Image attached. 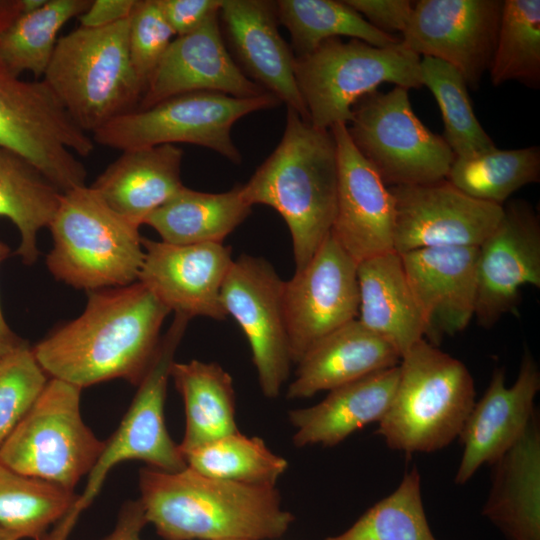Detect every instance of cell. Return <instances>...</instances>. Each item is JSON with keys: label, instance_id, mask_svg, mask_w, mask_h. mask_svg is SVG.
Masks as SVG:
<instances>
[{"label": "cell", "instance_id": "1", "mask_svg": "<svg viewBox=\"0 0 540 540\" xmlns=\"http://www.w3.org/2000/svg\"><path fill=\"white\" fill-rule=\"evenodd\" d=\"M170 312L139 281L90 291L82 314L32 351L47 375L81 389L118 378L139 385Z\"/></svg>", "mask_w": 540, "mask_h": 540}, {"label": "cell", "instance_id": "2", "mask_svg": "<svg viewBox=\"0 0 540 540\" xmlns=\"http://www.w3.org/2000/svg\"><path fill=\"white\" fill-rule=\"evenodd\" d=\"M139 489L147 523L165 540L275 539L294 520L276 487L225 481L189 467L142 468Z\"/></svg>", "mask_w": 540, "mask_h": 540}, {"label": "cell", "instance_id": "3", "mask_svg": "<svg viewBox=\"0 0 540 540\" xmlns=\"http://www.w3.org/2000/svg\"><path fill=\"white\" fill-rule=\"evenodd\" d=\"M338 184L336 144L287 108L283 136L274 151L242 185L246 201L274 208L292 239L295 271L302 270L331 232Z\"/></svg>", "mask_w": 540, "mask_h": 540}, {"label": "cell", "instance_id": "4", "mask_svg": "<svg viewBox=\"0 0 540 540\" xmlns=\"http://www.w3.org/2000/svg\"><path fill=\"white\" fill-rule=\"evenodd\" d=\"M474 403L467 367L422 339L401 357L397 387L376 433L393 450L434 452L459 437Z\"/></svg>", "mask_w": 540, "mask_h": 540}, {"label": "cell", "instance_id": "5", "mask_svg": "<svg viewBox=\"0 0 540 540\" xmlns=\"http://www.w3.org/2000/svg\"><path fill=\"white\" fill-rule=\"evenodd\" d=\"M49 230L46 265L55 279L87 292L138 281L144 260L139 226L112 210L92 187L62 193Z\"/></svg>", "mask_w": 540, "mask_h": 540}, {"label": "cell", "instance_id": "6", "mask_svg": "<svg viewBox=\"0 0 540 540\" xmlns=\"http://www.w3.org/2000/svg\"><path fill=\"white\" fill-rule=\"evenodd\" d=\"M129 22L79 26L60 37L44 73V82L88 134L137 109L143 95L129 56Z\"/></svg>", "mask_w": 540, "mask_h": 540}, {"label": "cell", "instance_id": "7", "mask_svg": "<svg viewBox=\"0 0 540 540\" xmlns=\"http://www.w3.org/2000/svg\"><path fill=\"white\" fill-rule=\"evenodd\" d=\"M420 56L402 43L388 48L357 39L331 38L311 53L295 57L296 83L311 125L330 129L348 124L353 106L383 83L422 87Z\"/></svg>", "mask_w": 540, "mask_h": 540}, {"label": "cell", "instance_id": "8", "mask_svg": "<svg viewBox=\"0 0 540 540\" xmlns=\"http://www.w3.org/2000/svg\"><path fill=\"white\" fill-rule=\"evenodd\" d=\"M279 104L270 93L239 98L211 91L188 92L118 116L93 132L92 139L120 151L189 143L209 148L239 164L241 153L231 137L234 123L252 112Z\"/></svg>", "mask_w": 540, "mask_h": 540}, {"label": "cell", "instance_id": "9", "mask_svg": "<svg viewBox=\"0 0 540 540\" xmlns=\"http://www.w3.org/2000/svg\"><path fill=\"white\" fill-rule=\"evenodd\" d=\"M81 390L60 379L48 380L1 446L0 463L73 491L92 470L105 444L82 419Z\"/></svg>", "mask_w": 540, "mask_h": 540}, {"label": "cell", "instance_id": "10", "mask_svg": "<svg viewBox=\"0 0 540 540\" xmlns=\"http://www.w3.org/2000/svg\"><path fill=\"white\" fill-rule=\"evenodd\" d=\"M94 144L43 79L21 80L0 61L1 147L24 156L65 193L86 186V168L75 154L89 156Z\"/></svg>", "mask_w": 540, "mask_h": 540}, {"label": "cell", "instance_id": "11", "mask_svg": "<svg viewBox=\"0 0 540 540\" xmlns=\"http://www.w3.org/2000/svg\"><path fill=\"white\" fill-rule=\"evenodd\" d=\"M348 134L387 187L446 179L455 155L414 113L408 89L374 91L352 108Z\"/></svg>", "mask_w": 540, "mask_h": 540}, {"label": "cell", "instance_id": "12", "mask_svg": "<svg viewBox=\"0 0 540 540\" xmlns=\"http://www.w3.org/2000/svg\"><path fill=\"white\" fill-rule=\"evenodd\" d=\"M189 318L175 317L161 337L157 352L133 401L114 434L88 474L86 487L75 503L85 510L98 495L103 483L119 463L141 460L152 468L176 472L187 467L179 446L171 439L165 424L164 407L168 380L176 350L184 336Z\"/></svg>", "mask_w": 540, "mask_h": 540}, {"label": "cell", "instance_id": "13", "mask_svg": "<svg viewBox=\"0 0 540 540\" xmlns=\"http://www.w3.org/2000/svg\"><path fill=\"white\" fill-rule=\"evenodd\" d=\"M283 290L268 261L246 254L233 260L221 288L224 310L244 332L261 391L270 399L279 395L292 363Z\"/></svg>", "mask_w": 540, "mask_h": 540}, {"label": "cell", "instance_id": "14", "mask_svg": "<svg viewBox=\"0 0 540 540\" xmlns=\"http://www.w3.org/2000/svg\"><path fill=\"white\" fill-rule=\"evenodd\" d=\"M283 307L292 362L356 319L357 263L329 234L309 263L284 281Z\"/></svg>", "mask_w": 540, "mask_h": 540}, {"label": "cell", "instance_id": "15", "mask_svg": "<svg viewBox=\"0 0 540 540\" xmlns=\"http://www.w3.org/2000/svg\"><path fill=\"white\" fill-rule=\"evenodd\" d=\"M502 8L501 0L416 1L401 43L419 56L450 64L475 89L489 71Z\"/></svg>", "mask_w": 540, "mask_h": 540}, {"label": "cell", "instance_id": "16", "mask_svg": "<svg viewBox=\"0 0 540 540\" xmlns=\"http://www.w3.org/2000/svg\"><path fill=\"white\" fill-rule=\"evenodd\" d=\"M394 250L479 247L503 216V206L475 199L447 179L391 186Z\"/></svg>", "mask_w": 540, "mask_h": 540}, {"label": "cell", "instance_id": "17", "mask_svg": "<svg viewBox=\"0 0 540 540\" xmlns=\"http://www.w3.org/2000/svg\"><path fill=\"white\" fill-rule=\"evenodd\" d=\"M527 284L540 287V221L529 203L514 200L503 206L500 222L478 247V324L489 328L512 313Z\"/></svg>", "mask_w": 540, "mask_h": 540}, {"label": "cell", "instance_id": "18", "mask_svg": "<svg viewBox=\"0 0 540 540\" xmlns=\"http://www.w3.org/2000/svg\"><path fill=\"white\" fill-rule=\"evenodd\" d=\"M336 144L338 184L331 235L358 264L394 250V199L354 146L343 123L330 128Z\"/></svg>", "mask_w": 540, "mask_h": 540}, {"label": "cell", "instance_id": "19", "mask_svg": "<svg viewBox=\"0 0 540 540\" xmlns=\"http://www.w3.org/2000/svg\"><path fill=\"white\" fill-rule=\"evenodd\" d=\"M144 260L138 281L170 311L189 319L223 320L221 288L233 263L223 243L175 245L142 239Z\"/></svg>", "mask_w": 540, "mask_h": 540}, {"label": "cell", "instance_id": "20", "mask_svg": "<svg viewBox=\"0 0 540 540\" xmlns=\"http://www.w3.org/2000/svg\"><path fill=\"white\" fill-rule=\"evenodd\" d=\"M539 390V367L528 350L512 386H506L503 368L494 370L459 435L463 453L455 483L468 482L481 466L492 465L519 440L536 414L534 401Z\"/></svg>", "mask_w": 540, "mask_h": 540}, {"label": "cell", "instance_id": "21", "mask_svg": "<svg viewBox=\"0 0 540 540\" xmlns=\"http://www.w3.org/2000/svg\"><path fill=\"white\" fill-rule=\"evenodd\" d=\"M219 24L225 45L244 75L309 122L295 79V56L278 30L275 2L224 0Z\"/></svg>", "mask_w": 540, "mask_h": 540}, {"label": "cell", "instance_id": "22", "mask_svg": "<svg viewBox=\"0 0 540 540\" xmlns=\"http://www.w3.org/2000/svg\"><path fill=\"white\" fill-rule=\"evenodd\" d=\"M194 91L219 92L239 98L268 93L247 78L231 57L221 34L219 13L195 31L173 39L137 109Z\"/></svg>", "mask_w": 540, "mask_h": 540}, {"label": "cell", "instance_id": "23", "mask_svg": "<svg viewBox=\"0 0 540 540\" xmlns=\"http://www.w3.org/2000/svg\"><path fill=\"white\" fill-rule=\"evenodd\" d=\"M478 247H434L399 253L425 325L435 345L464 330L475 315Z\"/></svg>", "mask_w": 540, "mask_h": 540}, {"label": "cell", "instance_id": "24", "mask_svg": "<svg viewBox=\"0 0 540 540\" xmlns=\"http://www.w3.org/2000/svg\"><path fill=\"white\" fill-rule=\"evenodd\" d=\"M400 361L401 355L392 344L356 318L325 336L302 357L287 398H309L395 367Z\"/></svg>", "mask_w": 540, "mask_h": 540}, {"label": "cell", "instance_id": "25", "mask_svg": "<svg viewBox=\"0 0 540 540\" xmlns=\"http://www.w3.org/2000/svg\"><path fill=\"white\" fill-rule=\"evenodd\" d=\"M182 159L183 151L171 144L122 151L91 187L112 210L140 227L184 186Z\"/></svg>", "mask_w": 540, "mask_h": 540}, {"label": "cell", "instance_id": "26", "mask_svg": "<svg viewBox=\"0 0 540 540\" xmlns=\"http://www.w3.org/2000/svg\"><path fill=\"white\" fill-rule=\"evenodd\" d=\"M399 379V365L330 390L319 403L289 412L296 447L335 446L358 429L379 422L387 412Z\"/></svg>", "mask_w": 540, "mask_h": 540}, {"label": "cell", "instance_id": "27", "mask_svg": "<svg viewBox=\"0 0 540 540\" xmlns=\"http://www.w3.org/2000/svg\"><path fill=\"white\" fill-rule=\"evenodd\" d=\"M482 515L507 540H540V429L538 416L493 464Z\"/></svg>", "mask_w": 540, "mask_h": 540}, {"label": "cell", "instance_id": "28", "mask_svg": "<svg viewBox=\"0 0 540 540\" xmlns=\"http://www.w3.org/2000/svg\"><path fill=\"white\" fill-rule=\"evenodd\" d=\"M357 319L392 344L401 357L425 339V325L401 257L386 252L357 264Z\"/></svg>", "mask_w": 540, "mask_h": 540}, {"label": "cell", "instance_id": "29", "mask_svg": "<svg viewBox=\"0 0 540 540\" xmlns=\"http://www.w3.org/2000/svg\"><path fill=\"white\" fill-rule=\"evenodd\" d=\"M251 208L241 184L222 193L200 192L183 186L152 212L144 224L169 244L223 243L248 217Z\"/></svg>", "mask_w": 540, "mask_h": 540}, {"label": "cell", "instance_id": "30", "mask_svg": "<svg viewBox=\"0 0 540 540\" xmlns=\"http://www.w3.org/2000/svg\"><path fill=\"white\" fill-rule=\"evenodd\" d=\"M170 377L185 406V434L178 445L182 455L239 431L233 380L219 364L199 360L174 362Z\"/></svg>", "mask_w": 540, "mask_h": 540}, {"label": "cell", "instance_id": "31", "mask_svg": "<svg viewBox=\"0 0 540 540\" xmlns=\"http://www.w3.org/2000/svg\"><path fill=\"white\" fill-rule=\"evenodd\" d=\"M62 192L28 159L0 146V217L17 228L16 254L31 265L39 257L38 234L48 228Z\"/></svg>", "mask_w": 540, "mask_h": 540}, {"label": "cell", "instance_id": "32", "mask_svg": "<svg viewBox=\"0 0 540 540\" xmlns=\"http://www.w3.org/2000/svg\"><path fill=\"white\" fill-rule=\"evenodd\" d=\"M275 10L278 22L290 33L295 57L305 56L322 42L341 36L380 48L401 43V37L377 30L345 0H279L275 1Z\"/></svg>", "mask_w": 540, "mask_h": 540}, {"label": "cell", "instance_id": "33", "mask_svg": "<svg viewBox=\"0 0 540 540\" xmlns=\"http://www.w3.org/2000/svg\"><path fill=\"white\" fill-rule=\"evenodd\" d=\"M446 179L467 195L492 204L504 202L517 190L540 179V148L498 149L455 157Z\"/></svg>", "mask_w": 540, "mask_h": 540}, {"label": "cell", "instance_id": "34", "mask_svg": "<svg viewBox=\"0 0 540 540\" xmlns=\"http://www.w3.org/2000/svg\"><path fill=\"white\" fill-rule=\"evenodd\" d=\"M91 0H47L37 10L22 12L0 38V61L15 76L43 77L62 27L79 17Z\"/></svg>", "mask_w": 540, "mask_h": 540}, {"label": "cell", "instance_id": "35", "mask_svg": "<svg viewBox=\"0 0 540 540\" xmlns=\"http://www.w3.org/2000/svg\"><path fill=\"white\" fill-rule=\"evenodd\" d=\"M78 495L0 463V526L21 539L40 540L74 506Z\"/></svg>", "mask_w": 540, "mask_h": 540}, {"label": "cell", "instance_id": "36", "mask_svg": "<svg viewBox=\"0 0 540 540\" xmlns=\"http://www.w3.org/2000/svg\"><path fill=\"white\" fill-rule=\"evenodd\" d=\"M187 467L212 478L253 486L276 487L288 462L263 439L235 432L183 454Z\"/></svg>", "mask_w": 540, "mask_h": 540}, {"label": "cell", "instance_id": "37", "mask_svg": "<svg viewBox=\"0 0 540 540\" xmlns=\"http://www.w3.org/2000/svg\"><path fill=\"white\" fill-rule=\"evenodd\" d=\"M489 73L494 86L514 80L539 88L540 0L503 1Z\"/></svg>", "mask_w": 540, "mask_h": 540}, {"label": "cell", "instance_id": "38", "mask_svg": "<svg viewBox=\"0 0 540 540\" xmlns=\"http://www.w3.org/2000/svg\"><path fill=\"white\" fill-rule=\"evenodd\" d=\"M422 86L428 87L440 108L444 135L455 157H468L495 144L473 111L467 83L450 64L432 57L420 59Z\"/></svg>", "mask_w": 540, "mask_h": 540}, {"label": "cell", "instance_id": "39", "mask_svg": "<svg viewBox=\"0 0 540 540\" xmlns=\"http://www.w3.org/2000/svg\"><path fill=\"white\" fill-rule=\"evenodd\" d=\"M325 540H437L425 514L416 467L399 486L369 508L349 529Z\"/></svg>", "mask_w": 540, "mask_h": 540}, {"label": "cell", "instance_id": "40", "mask_svg": "<svg viewBox=\"0 0 540 540\" xmlns=\"http://www.w3.org/2000/svg\"><path fill=\"white\" fill-rule=\"evenodd\" d=\"M29 345L0 358V448L47 384Z\"/></svg>", "mask_w": 540, "mask_h": 540}, {"label": "cell", "instance_id": "41", "mask_svg": "<svg viewBox=\"0 0 540 540\" xmlns=\"http://www.w3.org/2000/svg\"><path fill=\"white\" fill-rule=\"evenodd\" d=\"M174 36L157 0H137L130 16L128 49L143 93Z\"/></svg>", "mask_w": 540, "mask_h": 540}, {"label": "cell", "instance_id": "42", "mask_svg": "<svg viewBox=\"0 0 540 540\" xmlns=\"http://www.w3.org/2000/svg\"><path fill=\"white\" fill-rule=\"evenodd\" d=\"M377 30L393 35L406 29L414 6L408 0H345Z\"/></svg>", "mask_w": 540, "mask_h": 540}, {"label": "cell", "instance_id": "43", "mask_svg": "<svg viewBox=\"0 0 540 540\" xmlns=\"http://www.w3.org/2000/svg\"><path fill=\"white\" fill-rule=\"evenodd\" d=\"M157 3L177 37L195 31L218 14L224 0H157Z\"/></svg>", "mask_w": 540, "mask_h": 540}, {"label": "cell", "instance_id": "44", "mask_svg": "<svg viewBox=\"0 0 540 540\" xmlns=\"http://www.w3.org/2000/svg\"><path fill=\"white\" fill-rule=\"evenodd\" d=\"M137 0H92L89 7L78 17L86 28H101L129 18Z\"/></svg>", "mask_w": 540, "mask_h": 540}, {"label": "cell", "instance_id": "45", "mask_svg": "<svg viewBox=\"0 0 540 540\" xmlns=\"http://www.w3.org/2000/svg\"><path fill=\"white\" fill-rule=\"evenodd\" d=\"M146 524L140 501H128L118 514L114 530L102 540H141L140 534Z\"/></svg>", "mask_w": 540, "mask_h": 540}, {"label": "cell", "instance_id": "46", "mask_svg": "<svg viewBox=\"0 0 540 540\" xmlns=\"http://www.w3.org/2000/svg\"><path fill=\"white\" fill-rule=\"evenodd\" d=\"M10 255V248L0 240V264ZM28 345L7 324L0 306V358Z\"/></svg>", "mask_w": 540, "mask_h": 540}, {"label": "cell", "instance_id": "47", "mask_svg": "<svg viewBox=\"0 0 540 540\" xmlns=\"http://www.w3.org/2000/svg\"><path fill=\"white\" fill-rule=\"evenodd\" d=\"M22 11V0H0V38Z\"/></svg>", "mask_w": 540, "mask_h": 540}, {"label": "cell", "instance_id": "48", "mask_svg": "<svg viewBox=\"0 0 540 540\" xmlns=\"http://www.w3.org/2000/svg\"><path fill=\"white\" fill-rule=\"evenodd\" d=\"M47 0H22L23 2V11L22 12H31L42 7Z\"/></svg>", "mask_w": 540, "mask_h": 540}, {"label": "cell", "instance_id": "49", "mask_svg": "<svg viewBox=\"0 0 540 540\" xmlns=\"http://www.w3.org/2000/svg\"><path fill=\"white\" fill-rule=\"evenodd\" d=\"M20 539L21 538L17 534L0 526V540H20Z\"/></svg>", "mask_w": 540, "mask_h": 540}, {"label": "cell", "instance_id": "50", "mask_svg": "<svg viewBox=\"0 0 540 540\" xmlns=\"http://www.w3.org/2000/svg\"><path fill=\"white\" fill-rule=\"evenodd\" d=\"M225 540H243V539H225Z\"/></svg>", "mask_w": 540, "mask_h": 540}]
</instances>
